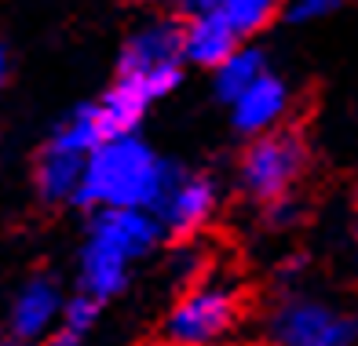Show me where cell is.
I'll list each match as a JSON object with an SVG mask.
<instances>
[{
	"label": "cell",
	"instance_id": "8992f818",
	"mask_svg": "<svg viewBox=\"0 0 358 346\" xmlns=\"http://www.w3.org/2000/svg\"><path fill=\"white\" fill-rule=\"evenodd\" d=\"M179 19H183V62L198 66V70L216 73L238 47H245L220 15V0L179 4Z\"/></svg>",
	"mask_w": 358,
	"mask_h": 346
},
{
	"label": "cell",
	"instance_id": "ba28073f",
	"mask_svg": "<svg viewBox=\"0 0 358 346\" xmlns=\"http://www.w3.org/2000/svg\"><path fill=\"white\" fill-rule=\"evenodd\" d=\"M62 310H66V295H62L55 277H29L19 285V292L11 295L8 306V328L15 343H44L48 336H55L62 324Z\"/></svg>",
	"mask_w": 358,
	"mask_h": 346
},
{
	"label": "cell",
	"instance_id": "30bf717a",
	"mask_svg": "<svg viewBox=\"0 0 358 346\" xmlns=\"http://www.w3.org/2000/svg\"><path fill=\"white\" fill-rule=\"evenodd\" d=\"M289 103H292V91L285 84V77L278 73H264L256 84L238 98L231 106V121L241 135L249 139H259V135H271L278 131L285 113H289Z\"/></svg>",
	"mask_w": 358,
	"mask_h": 346
},
{
	"label": "cell",
	"instance_id": "7c38bea8",
	"mask_svg": "<svg viewBox=\"0 0 358 346\" xmlns=\"http://www.w3.org/2000/svg\"><path fill=\"white\" fill-rule=\"evenodd\" d=\"M264 73H271L267 70V55L259 52V47L245 44V47H238V52L213 73V91H216V98H223L227 106H234Z\"/></svg>",
	"mask_w": 358,
	"mask_h": 346
},
{
	"label": "cell",
	"instance_id": "d6986e66",
	"mask_svg": "<svg viewBox=\"0 0 358 346\" xmlns=\"http://www.w3.org/2000/svg\"><path fill=\"white\" fill-rule=\"evenodd\" d=\"M300 266H307V255H300V252L289 255V259H282V273H285V277H296Z\"/></svg>",
	"mask_w": 358,
	"mask_h": 346
},
{
	"label": "cell",
	"instance_id": "277c9868",
	"mask_svg": "<svg viewBox=\"0 0 358 346\" xmlns=\"http://www.w3.org/2000/svg\"><path fill=\"white\" fill-rule=\"evenodd\" d=\"M267 339L274 346H355L358 317L307 295H289L271 310Z\"/></svg>",
	"mask_w": 358,
	"mask_h": 346
},
{
	"label": "cell",
	"instance_id": "5bb4252c",
	"mask_svg": "<svg viewBox=\"0 0 358 346\" xmlns=\"http://www.w3.org/2000/svg\"><path fill=\"white\" fill-rule=\"evenodd\" d=\"M99 314H103V303L92 299V295H85V292H77V295H70V299H66L59 332H70L77 339H85L92 328H95V321H99Z\"/></svg>",
	"mask_w": 358,
	"mask_h": 346
},
{
	"label": "cell",
	"instance_id": "ac0fdd59",
	"mask_svg": "<svg viewBox=\"0 0 358 346\" xmlns=\"http://www.w3.org/2000/svg\"><path fill=\"white\" fill-rule=\"evenodd\" d=\"M85 339H77V336H70V332H55V336H48L44 343H37V346H80Z\"/></svg>",
	"mask_w": 358,
	"mask_h": 346
},
{
	"label": "cell",
	"instance_id": "4fadbf2b",
	"mask_svg": "<svg viewBox=\"0 0 358 346\" xmlns=\"http://www.w3.org/2000/svg\"><path fill=\"white\" fill-rule=\"evenodd\" d=\"M220 15L227 19V26L238 33V40H249L259 29L271 26L274 4L271 0H220Z\"/></svg>",
	"mask_w": 358,
	"mask_h": 346
},
{
	"label": "cell",
	"instance_id": "7a4b0ae2",
	"mask_svg": "<svg viewBox=\"0 0 358 346\" xmlns=\"http://www.w3.org/2000/svg\"><path fill=\"white\" fill-rule=\"evenodd\" d=\"M241 317V299L231 285H190L161 324V346H220L231 339Z\"/></svg>",
	"mask_w": 358,
	"mask_h": 346
},
{
	"label": "cell",
	"instance_id": "5b68a950",
	"mask_svg": "<svg viewBox=\"0 0 358 346\" xmlns=\"http://www.w3.org/2000/svg\"><path fill=\"white\" fill-rule=\"evenodd\" d=\"M216 183L208 175H198V172H187L176 164V172L169 179L165 193H161L157 208L150 216L165 226V234L172 237H190L213 219L216 211Z\"/></svg>",
	"mask_w": 358,
	"mask_h": 346
},
{
	"label": "cell",
	"instance_id": "6da1fadb",
	"mask_svg": "<svg viewBox=\"0 0 358 346\" xmlns=\"http://www.w3.org/2000/svg\"><path fill=\"white\" fill-rule=\"evenodd\" d=\"M172 172L176 160H165L146 139H106L88 157L73 204L95 211H154Z\"/></svg>",
	"mask_w": 358,
	"mask_h": 346
},
{
	"label": "cell",
	"instance_id": "52a82bcc",
	"mask_svg": "<svg viewBox=\"0 0 358 346\" xmlns=\"http://www.w3.org/2000/svg\"><path fill=\"white\" fill-rule=\"evenodd\" d=\"M183 66V19H150L124 37L117 52V77H146Z\"/></svg>",
	"mask_w": 358,
	"mask_h": 346
},
{
	"label": "cell",
	"instance_id": "2e32d148",
	"mask_svg": "<svg viewBox=\"0 0 358 346\" xmlns=\"http://www.w3.org/2000/svg\"><path fill=\"white\" fill-rule=\"evenodd\" d=\"M264 219H267V226H274V230H285V226H292V223H300V204L292 201V197H285V201H274V204H267Z\"/></svg>",
	"mask_w": 358,
	"mask_h": 346
},
{
	"label": "cell",
	"instance_id": "9c48e42d",
	"mask_svg": "<svg viewBox=\"0 0 358 346\" xmlns=\"http://www.w3.org/2000/svg\"><path fill=\"white\" fill-rule=\"evenodd\" d=\"M85 237L103 241L113 252H121L128 262H136L157 248V241L165 237V226L150 211H95Z\"/></svg>",
	"mask_w": 358,
	"mask_h": 346
},
{
	"label": "cell",
	"instance_id": "e0dca14e",
	"mask_svg": "<svg viewBox=\"0 0 358 346\" xmlns=\"http://www.w3.org/2000/svg\"><path fill=\"white\" fill-rule=\"evenodd\" d=\"M169 266H172L176 277H194V270H198V255H194L190 248H179V252L172 255Z\"/></svg>",
	"mask_w": 358,
	"mask_h": 346
},
{
	"label": "cell",
	"instance_id": "8fae6325",
	"mask_svg": "<svg viewBox=\"0 0 358 346\" xmlns=\"http://www.w3.org/2000/svg\"><path fill=\"white\" fill-rule=\"evenodd\" d=\"M85 153H73L66 150L62 142L48 139L37 153L34 164V190L44 204H73L77 201V190H80V179H85Z\"/></svg>",
	"mask_w": 358,
	"mask_h": 346
},
{
	"label": "cell",
	"instance_id": "3957f363",
	"mask_svg": "<svg viewBox=\"0 0 358 346\" xmlns=\"http://www.w3.org/2000/svg\"><path fill=\"white\" fill-rule=\"evenodd\" d=\"M303 164H307L303 139L292 128H278L271 135L249 139L245 153H241V164H238V183L252 201L274 204V201H285L289 197L292 183L303 172Z\"/></svg>",
	"mask_w": 358,
	"mask_h": 346
},
{
	"label": "cell",
	"instance_id": "ffe728a7",
	"mask_svg": "<svg viewBox=\"0 0 358 346\" xmlns=\"http://www.w3.org/2000/svg\"><path fill=\"white\" fill-rule=\"evenodd\" d=\"M4 346H22V343H15V339H4Z\"/></svg>",
	"mask_w": 358,
	"mask_h": 346
},
{
	"label": "cell",
	"instance_id": "9a60e30c",
	"mask_svg": "<svg viewBox=\"0 0 358 346\" xmlns=\"http://www.w3.org/2000/svg\"><path fill=\"white\" fill-rule=\"evenodd\" d=\"M336 8H340L336 0H296V4L285 8V19H289V22H315V19L333 15Z\"/></svg>",
	"mask_w": 358,
	"mask_h": 346
}]
</instances>
